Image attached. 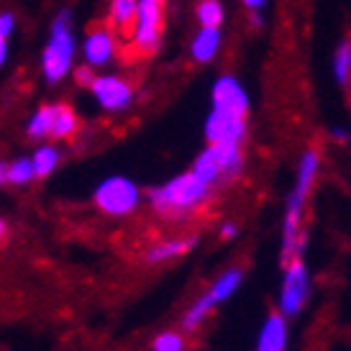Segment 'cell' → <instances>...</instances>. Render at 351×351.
Here are the masks:
<instances>
[{"mask_svg": "<svg viewBox=\"0 0 351 351\" xmlns=\"http://www.w3.org/2000/svg\"><path fill=\"white\" fill-rule=\"evenodd\" d=\"M138 0H110L108 10V29L113 31L116 41H131L134 21H136Z\"/></svg>", "mask_w": 351, "mask_h": 351, "instance_id": "cell-15", "label": "cell"}, {"mask_svg": "<svg viewBox=\"0 0 351 351\" xmlns=\"http://www.w3.org/2000/svg\"><path fill=\"white\" fill-rule=\"evenodd\" d=\"M31 165H34V175L44 180V177H49L54 169L59 167V149L57 147H39L31 156Z\"/></svg>", "mask_w": 351, "mask_h": 351, "instance_id": "cell-18", "label": "cell"}, {"mask_svg": "<svg viewBox=\"0 0 351 351\" xmlns=\"http://www.w3.org/2000/svg\"><path fill=\"white\" fill-rule=\"evenodd\" d=\"M90 90L103 110H123L134 100V88L123 77H95L90 82Z\"/></svg>", "mask_w": 351, "mask_h": 351, "instance_id": "cell-10", "label": "cell"}, {"mask_svg": "<svg viewBox=\"0 0 351 351\" xmlns=\"http://www.w3.org/2000/svg\"><path fill=\"white\" fill-rule=\"evenodd\" d=\"M197 244L195 236H172V239H162L154 246H149L144 254V262L147 264H167L175 262L180 256L193 252V246Z\"/></svg>", "mask_w": 351, "mask_h": 351, "instance_id": "cell-13", "label": "cell"}, {"mask_svg": "<svg viewBox=\"0 0 351 351\" xmlns=\"http://www.w3.org/2000/svg\"><path fill=\"white\" fill-rule=\"evenodd\" d=\"M221 49V29L218 26H203L193 39V57L195 62H210Z\"/></svg>", "mask_w": 351, "mask_h": 351, "instance_id": "cell-16", "label": "cell"}, {"mask_svg": "<svg viewBox=\"0 0 351 351\" xmlns=\"http://www.w3.org/2000/svg\"><path fill=\"white\" fill-rule=\"evenodd\" d=\"M287 341H290L287 318L282 313H269L256 336V351H287Z\"/></svg>", "mask_w": 351, "mask_h": 351, "instance_id": "cell-12", "label": "cell"}, {"mask_svg": "<svg viewBox=\"0 0 351 351\" xmlns=\"http://www.w3.org/2000/svg\"><path fill=\"white\" fill-rule=\"evenodd\" d=\"M208 144H244L246 138V113L213 108L205 121Z\"/></svg>", "mask_w": 351, "mask_h": 351, "instance_id": "cell-9", "label": "cell"}, {"mask_svg": "<svg viewBox=\"0 0 351 351\" xmlns=\"http://www.w3.org/2000/svg\"><path fill=\"white\" fill-rule=\"evenodd\" d=\"M349 72H351V47L343 41L341 47H339V51H336L333 75H336V80H339L341 85H346V82H349Z\"/></svg>", "mask_w": 351, "mask_h": 351, "instance_id": "cell-23", "label": "cell"}, {"mask_svg": "<svg viewBox=\"0 0 351 351\" xmlns=\"http://www.w3.org/2000/svg\"><path fill=\"white\" fill-rule=\"evenodd\" d=\"M162 26H165V13H162V0H138L136 21L131 31V47L136 54H154L159 49L162 39Z\"/></svg>", "mask_w": 351, "mask_h": 351, "instance_id": "cell-8", "label": "cell"}, {"mask_svg": "<svg viewBox=\"0 0 351 351\" xmlns=\"http://www.w3.org/2000/svg\"><path fill=\"white\" fill-rule=\"evenodd\" d=\"M93 203L103 215L110 218H126L141 205V190L134 180H128L123 175L106 177L95 193H93Z\"/></svg>", "mask_w": 351, "mask_h": 351, "instance_id": "cell-5", "label": "cell"}, {"mask_svg": "<svg viewBox=\"0 0 351 351\" xmlns=\"http://www.w3.org/2000/svg\"><path fill=\"white\" fill-rule=\"evenodd\" d=\"M5 239H8V223L0 218V241H5Z\"/></svg>", "mask_w": 351, "mask_h": 351, "instance_id": "cell-28", "label": "cell"}, {"mask_svg": "<svg viewBox=\"0 0 351 351\" xmlns=\"http://www.w3.org/2000/svg\"><path fill=\"white\" fill-rule=\"evenodd\" d=\"M16 29V19L10 13H3L0 16V64L5 62V54H8V39Z\"/></svg>", "mask_w": 351, "mask_h": 351, "instance_id": "cell-24", "label": "cell"}, {"mask_svg": "<svg viewBox=\"0 0 351 351\" xmlns=\"http://www.w3.org/2000/svg\"><path fill=\"white\" fill-rule=\"evenodd\" d=\"M51 126V106H41L29 123V136L31 138H49Z\"/></svg>", "mask_w": 351, "mask_h": 351, "instance_id": "cell-21", "label": "cell"}, {"mask_svg": "<svg viewBox=\"0 0 351 351\" xmlns=\"http://www.w3.org/2000/svg\"><path fill=\"white\" fill-rule=\"evenodd\" d=\"M244 169V149L241 144H208L197 154L193 165V175L203 180L205 185L215 187L218 182L236 180Z\"/></svg>", "mask_w": 351, "mask_h": 351, "instance_id": "cell-3", "label": "cell"}, {"mask_svg": "<svg viewBox=\"0 0 351 351\" xmlns=\"http://www.w3.org/2000/svg\"><path fill=\"white\" fill-rule=\"evenodd\" d=\"M241 280H244V269H239V267H231V269L218 274L213 282H210V287L185 311V315H182V333L197 331L210 318V313L239 290Z\"/></svg>", "mask_w": 351, "mask_h": 351, "instance_id": "cell-4", "label": "cell"}, {"mask_svg": "<svg viewBox=\"0 0 351 351\" xmlns=\"http://www.w3.org/2000/svg\"><path fill=\"white\" fill-rule=\"evenodd\" d=\"M162 3H165V0H162Z\"/></svg>", "mask_w": 351, "mask_h": 351, "instance_id": "cell-31", "label": "cell"}, {"mask_svg": "<svg viewBox=\"0 0 351 351\" xmlns=\"http://www.w3.org/2000/svg\"><path fill=\"white\" fill-rule=\"evenodd\" d=\"M5 169H8V165H5V162H0V187L8 185V182H5Z\"/></svg>", "mask_w": 351, "mask_h": 351, "instance_id": "cell-29", "label": "cell"}, {"mask_svg": "<svg viewBox=\"0 0 351 351\" xmlns=\"http://www.w3.org/2000/svg\"><path fill=\"white\" fill-rule=\"evenodd\" d=\"M210 193H213L210 185L197 180L193 172H182L167 180L165 185L149 190V205L154 213H159L167 221H182L197 213L208 203Z\"/></svg>", "mask_w": 351, "mask_h": 351, "instance_id": "cell-2", "label": "cell"}, {"mask_svg": "<svg viewBox=\"0 0 351 351\" xmlns=\"http://www.w3.org/2000/svg\"><path fill=\"white\" fill-rule=\"evenodd\" d=\"M36 180V175H34V165H31V156H21V159H13L8 165V169H5V182L8 185H29V182H34Z\"/></svg>", "mask_w": 351, "mask_h": 351, "instance_id": "cell-19", "label": "cell"}, {"mask_svg": "<svg viewBox=\"0 0 351 351\" xmlns=\"http://www.w3.org/2000/svg\"><path fill=\"white\" fill-rule=\"evenodd\" d=\"M236 236H239V226L231 223V221H226V223L221 226V239H223V241H234Z\"/></svg>", "mask_w": 351, "mask_h": 351, "instance_id": "cell-25", "label": "cell"}, {"mask_svg": "<svg viewBox=\"0 0 351 351\" xmlns=\"http://www.w3.org/2000/svg\"><path fill=\"white\" fill-rule=\"evenodd\" d=\"M264 3H267V0H244V5L246 8H252V10H262Z\"/></svg>", "mask_w": 351, "mask_h": 351, "instance_id": "cell-27", "label": "cell"}, {"mask_svg": "<svg viewBox=\"0 0 351 351\" xmlns=\"http://www.w3.org/2000/svg\"><path fill=\"white\" fill-rule=\"evenodd\" d=\"M77 80L82 82V85H90V82L95 80V75H93V67H88V64H85V67H80L77 69Z\"/></svg>", "mask_w": 351, "mask_h": 351, "instance_id": "cell-26", "label": "cell"}, {"mask_svg": "<svg viewBox=\"0 0 351 351\" xmlns=\"http://www.w3.org/2000/svg\"><path fill=\"white\" fill-rule=\"evenodd\" d=\"M213 108L221 110H236V113H249V95L241 88V82L234 77H221L213 88Z\"/></svg>", "mask_w": 351, "mask_h": 351, "instance_id": "cell-14", "label": "cell"}, {"mask_svg": "<svg viewBox=\"0 0 351 351\" xmlns=\"http://www.w3.org/2000/svg\"><path fill=\"white\" fill-rule=\"evenodd\" d=\"M187 341L182 331H162L152 341V351H185Z\"/></svg>", "mask_w": 351, "mask_h": 351, "instance_id": "cell-20", "label": "cell"}, {"mask_svg": "<svg viewBox=\"0 0 351 351\" xmlns=\"http://www.w3.org/2000/svg\"><path fill=\"white\" fill-rule=\"evenodd\" d=\"M333 136H336V141H346V131L336 128V131H333Z\"/></svg>", "mask_w": 351, "mask_h": 351, "instance_id": "cell-30", "label": "cell"}, {"mask_svg": "<svg viewBox=\"0 0 351 351\" xmlns=\"http://www.w3.org/2000/svg\"><path fill=\"white\" fill-rule=\"evenodd\" d=\"M118 49V41L113 36V31L108 29V26H98V29H93L88 34V39L82 44V57H85V64L88 67H103L108 64L113 54Z\"/></svg>", "mask_w": 351, "mask_h": 351, "instance_id": "cell-11", "label": "cell"}, {"mask_svg": "<svg viewBox=\"0 0 351 351\" xmlns=\"http://www.w3.org/2000/svg\"><path fill=\"white\" fill-rule=\"evenodd\" d=\"M318 169H321V154L315 149H308L300 156L298 165V180L287 205H285V221H282V249H280V262H290L295 256H300L302 244H305V234H302V218H305V205L311 197V190L318 180Z\"/></svg>", "mask_w": 351, "mask_h": 351, "instance_id": "cell-1", "label": "cell"}, {"mask_svg": "<svg viewBox=\"0 0 351 351\" xmlns=\"http://www.w3.org/2000/svg\"><path fill=\"white\" fill-rule=\"evenodd\" d=\"M77 131V116L69 106H51V126H49V138L64 141Z\"/></svg>", "mask_w": 351, "mask_h": 351, "instance_id": "cell-17", "label": "cell"}, {"mask_svg": "<svg viewBox=\"0 0 351 351\" xmlns=\"http://www.w3.org/2000/svg\"><path fill=\"white\" fill-rule=\"evenodd\" d=\"M282 285L277 295V313H282L285 318L300 315L302 308L308 305L311 298V272L302 262V256H295L290 262L282 264Z\"/></svg>", "mask_w": 351, "mask_h": 351, "instance_id": "cell-7", "label": "cell"}, {"mask_svg": "<svg viewBox=\"0 0 351 351\" xmlns=\"http://www.w3.org/2000/svg\"><path fill=\"white\" fill-rule=\"evenodd\" d=\"M72 54H75V36L69 29V13H59V19L51 26L49 44L44 49V59H41V69L44 77L49 82H59L69 75L72 69Z\"/></svg>", "mask_w": 351, "mask_h": 351, "instance_id": "cell-6", "label": "cell"}, {"mask_svg": "<svg viewBox=\"0 0 351 351\" xmlns=\"http://www.w3.org/2000/svg\"><path fill=\"white\" fill-rule=\"evenodd\" d=\"M197 21L203 26H218L221 29V21H223V8L218 0H203L197 5Z\"/></svg>", "mask_w": 351, "mask_h": 351, "instance_id": "cell-22", "label": "cell"}]
</instances>
